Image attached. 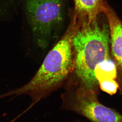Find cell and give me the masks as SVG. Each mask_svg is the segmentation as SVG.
<instances>
[{"label":"cell","mask_w":122,"mask_h":122,"mask_svg":"<svg viewBox=\"0 0 122 122\" xmlns=\"http://www.w3.org/2000/svg\"><path fill=\"white\" fill-rule=\"evenodd\" d=\"M72 109L92 122H122V115L101 104L95 92L83 86L75 92Z\"/></svg>","instance_id":"cell-4"},{"label":"cell","mask_w":122,"mask_h":122,"mask_svg":"<svg viewBox=\"0 0 122 122\" xmlns=\"http://www.w3.org/2000/svg\"><path fill=\"white\" fill-rule=\"evenodd\" d=\"M76 22L48 53L35 76L23 86L0 95L7 97L28 95L33 106L56 89L67 77L74 66L72 38Z\"/></svg>","instance_id":"cell-1"},{"label":"cell","mask_w":122,"mask_h":122,"mask_svg":"<svg viewBox=\"0 0 122 122\" xmlns=\"http://www.w3.org/2000/svg\"><path fill=\"white\" fill-rule=\"evenodd\" d=\"M104 13L108 23L112 54L122 78V21L106 5Z\"/></svg>","instance_id":"cell-5"},{"label":"cell","mask_w":122,"mask_h":122,"mask_svg":"<svg viewBox=\"0 0 122 122\" xmlns=\"http://www.w3.org/2000/svg\"><path fill=\"white\" fill-rule=\"evenodd\" d=\"M117 70L115 62L109 59L97 66L95 76L98 81L104 79H114L117 76Z\"/></svg>","instance_id":"cell-7"},{"label":"cell","mask_w":122,"mask_h":122,"mask_svg":"<svg viewBox=\"0 0 122 122\" xmlns=\"http://www.w3.org/2000/svg\"><path fill=\"white\" fill-rule=\"evenodd\" d=\"M72 38L75 72L82 86L95 92L99 85L95 74L97 66L110 59L108 26L95 20H80Z\"/></svg>","instance_id":"cell-2"},{"label":"cell","mask_w":122,"mask_h":122,"mask_svg":"<svg viewBox=\"0 0 122 122\" xmlns=\"http://www.w3.org/2000/svg\"><path fill=\"white\" fill-rule=\"evenodd\" d=\"M29 37L36 47L45 49L62 22L65 0H17Z\"/></svg>","instance_id":"cell-3"},{"label":"cell","mask_w":122,"mask_h":122,"mask_svg":"<svg viewBox=\"0 0 122 122\" xmlns=\"http://www.w3.org/2000/svg\"><path fill=\"white\" fill-rule=\"evenodd\" d=\"M75 10L80 20L91 21L103 12L106 5L103 0H74Z\"/></svg>","instance_id":"cell-6"},{"label":"cell","mask_w":122,"mask_h":122,"mask_svg":"<svg viewBox=\"0 0 122 122\" xmlns=\"http://www.w3.org/2000/svg\"><path fill=\"white\" fill-rule=\"evenodd\" d=\"M26 111H24V112L21 113V114H20L19 115H18L17 117H16L13 119V120H11V121L9 122H15V121H16V120H17V119H18L21 116H22V115H23V114L25 113H26Z\"/></svg>","instance_id":"cell-9"},{"label":"cell","mask_w":122,"mask_h":122,"mask_svg":"<svg viewBox=\"0 0 122 122\" xmlns=\"http://www.w3.org/2000/svg\"><path fill=\"white\" fill-rule=\"evenodd\" d=\"M98 82L102 90L110 95L116 93L119 87V84L114 79H104Z\"/></svg>","instance_id":"cell-8"}]
</instances>
